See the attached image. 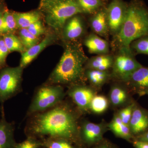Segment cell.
<instances>
[{
    "label": "cell",
    "instance_id": "cell-1",
    "mask_svg": "<svg viewBox=\"0 0 148 148\" xmlns=\"http://www.w3.org/2000/svg\"><path fill=\"white\" fill-rule=\"evenodd\" d=\"M79 114L63 101L47 110L29 116L26 131L35 138L46 136L76 142L80 139Z\"/></svg>",
    "mask_w": 148,
    "mask_h": 148
},
{
    "label": "cell",
    "instance_id": "cell-2",
    "mask_svg": "<svg viewBox=\"0 0 148 148\" xmlns=\"http://www.w3.org/2000/svg\"><path fill=\"white\" fill-rule=\"evenodd\" d=\"M64 53L45 84H85V66L88 58L81 41L63 43Z\"/></svg>",
    "mask_w": 148,
    "mask_h": 148
},
{
    "label": "cell",
    "instance_id": "cell-3",
    "mask_svg": "<svg viewBox=\"0 0 148 148\" xmlns=\"http://www.w3.org/2000/svg\"><path fill=\"white\" fill-rule=\"evenodd\" d=\"M148 36V8L141 0H132L128 4L126 16L119 32L112 37V53L123 47H130L131 43Z\"/></svg>",
    "mask_w": 148,
    "mask_h": 148
},
{
    "label": "cell",
    "instance_id": "cell-4",
    "mask_svg": "<svg viewBox=\"0 0 148 148\" xmlns=\"http://www.w3.org/2000/svg\"><path fill=\"white\" fill-rule=\"evenodd\" d=\"M38 10L44 22L60 39L67 20L74 15L82 14L75 0H41Z\"/></svg>",
    "mask_w": 148,
    "mask_h": 148
},
{
    "label": "cell",
    "instance_id": "cell-5",
    "mask_svg": "<svg viewBox=\"0 0 148 148\" xmlns=\"http://www.w3.org/2000/svg\"><path fill=\"white\" fill-rule=\"evenodd\" d=\"M66 95L61 85H43L35 92L27 111V116L55 107L63 101Z\"/></svg>",
    "mask_w": 148,
    "mask_h": 148
},
{
    "label": "cell",
    "instance_id": "cell-6",
    "mask_svg": "<svg viewBox=\"0 0 148 148\" xmlns=\"http://www.w3.org/2000/svg\"><path fill=\"white\" fill-rule=\"evenodd\" d=\"M114 62L111 69L112 80L120 82L143 66L135 58L130 47H123L114 53Z\"/></svg>",
    "mask_w": 148,
    "mask_h": 148
},
{
    "label": "cell",
    "instance_id": "cell-7",
    "mask_svg": "<svg viewBox=\"0 0 148 148\" xmlns=\"http://www.w3.org/2000/svg\"><path fill=\"white\" fill-rule=\"evenodd\" d=\"M24 69L18 66L0 70V103L2 104L22 91Z\"/></svg>",
    "mask_w": 148,
    "mask_h": 148
},
{
    "label": "cell",
    "instance_id": "cell-8",
    "mask_svg": "<svg viewBox=\"0 0 148 148\" xmlns=\"http://www.w3.org/2000/svg\"><path fill=\"white\" fill-rule=\"evenodd\" d=\"M67 94L80 113L83 114L89 112L90 103L97 94V90L86 84H75L69 86Z\"/></svg>",
    "mask_w": 148,
    "mask_h": 148
},
{
    "label": "cell",
    "instance_id": "cell-9",
    "mask_svg": "<svg viewBox=\"0 0 148 148\" xmlns=\"http://www.w3.org/2000/svg\"><path fill=\"white\" fill-rule=\"evenodd\" d=\"M128 4L123 0H112L106 7V16L110 36L118 34L126 16Z\"/></svg>",
    "mask_w": 148,
    "mask_h": 148
},
{
    "label": "cell",
    "instance_id": "cell-10",
    "mask_svg": "<svg viewBox=\"0 0 148 148\" xmlns=\"http://www.w3.org/2000/svg\"><path fill=\"white\" fill-rule=\"evenodd\" d=\"M87 24L81 14L74 15L64 25L60 37L62 43L81 41L87 35Z\"/></svg>",
    "mask_w": 148,
    "mask_h": 148
},
{
    "label": "cell",
    "instance_id": "cell-11",
    "mask_svg": "<svg viewBox=\"0 0 148 148\" xmlns=\"http://www.w3.org/2000/svg\"><path fill=\"white\" fill-rule=\"evenodd\" d=\"M108 124L105 121L98 123L84 121L79 124L80 139L88 145L100 143L104 133L109 130Z\"/></svg>",
    "mask_w": 148,
    "mask_h": 148
},
{
    "label": "cell",
    "instance_id": "cell-12",
    "mask_svg": "<svg viewBox=\"0 0 148 148\" xmlns=\"http://www.w3.org/2000/svg\"><path fill=\"white\" fill-rule=\"evenodd\" d=\"M119 82L124 84L130 92L145 95L148 91V67L142 66Z\"/></svg>",
    "mask_w": 148,
    "mask_h": 148
},
{
    "label": "cell",
    "instance_id": "cell-13",
    "mask_svg": "<svg viewBox=\"0 0 148 148\" xmlns=\"http://www.w3.org/2000/svg\"><path fill=\"white\" fill-rule=\"evenodd\" d=\"M60 38L55 33L51 31L38 43L21 53L19 66L25 69L36 58L42 51L49 46L57 42Z\"/></svg>",
    "mask_w": 148,
    "mask_h": 148
},
{
    "label": "cell",
    "instance_id": "cell-14",
    "mask_svg": "<svg viewBox=\"0 0 148 148\" xmlns=\"http://www.w3.org/2000/svg\"><path fill=\"white\" fill-rule=\"evenodd\" d=\"M111 86L108 100L110 105L114 108H123L134 102L130 90L123 83L116 82Z\"/></svg>",
    "mask_w": 148,
    "mask_h": 148
},
{
    "label": "cell",
    "instance_id": "cell-15",
    "mask_svg": "<svg viewBox=\"0 0 148 148\" xmlns=\"http://www.w3.org/2000/svg\"><path fill=\"white\" fill-rule=\"evenodd\" d=\"M133 136H140L148 130V110L136 103L129 123Z\"/></svg>",
    "mask_w": 148,
    "mask_h": 148
},
{
    "label": "cell",
    "instance_id": "cell-16",
    "mask_svg": "<svg viewBox=\"0 0 148 148\" xmlns=\"http://www.w3.org/2000/svg\"><path fill=\"white\" fill-rule=\"evenodd\" d=\"M88 24L92 32L108 40L110 34L106 16V6L91 15Z\"/></svg>",
    "mask_w": 148,
    "mask_h": 148
},
{
    "label": "cell",
    "instance_id": "cell-17",
    "mask_svg": "<svg viewBox=\"0 0 148 148\" xmlns=\"http://www.w3.org/2000/svg\"><path fill=\"white\" fill-rule=\"evenodd\" d=\"M83 43L91 54L98 55L110 53V45L108 40L93 32L86 36L84 38Z\"/></svg>",
    "mask_w": 148,
    "mask_h": 148
},
{
    "label": "cell",
    "instance_id": "cell-18",
    "mask_svg": "<svg viewBox=\"0 0 148 148\" xmlns=\"http://www.w3.org/2000/svg\"><path fill=\"white\" fill-rule=\"evenodd\" d=\"M1 111L0 148H14L16 144L14 137V124L7 121L3 104L1 106Z\"/></svg>",
    "mask_w": 148,
    "mask_h": 148
},
{
    "label": "cell",
    "instance_id": "cell-19",
    "mask_svg": "<svg viewBox=\"0 0 148 148\" xmlns=\"http://www.w3.org/2000/svg\"><path fill=\"white\" fill-rule=\"evenodd\" d=\"M114 62V54L112 53L98 55L88 59L85 69L98 71H111Z\"/></svg>",
    "mask_w": 148,
    "mask_h": 148
},
{
    "label": "cell",
    "instance_id": "cell-20",
    "mask_svg": "<svg viewBox=\"0 0 148 148\" xmlns=\"http://www.w3.org/2000/svg\"><path fill=\"white\" fill-rule=\"evenodd\" d=\"M85 76L90 86L97 90L101 89L104 85L112 80L110 71L86 69Z\"/></svg>",
    "mask_w": 148,
    "mask_h": 148
},
{
    "label": "cell",
    "instance_id": "cell-21",
    "mask_svg": "<svg viewBox=\"0 0 148 148\" xmlns=\"http://www.w3.org/2000/svg\"><path fill=\"white\" fill-rule=\"evenodd\" d=\"M13 14L18 30L27 29L33 23L42 19L41 13L38 9L25 12L13 11Z\"/></svg>",
    "mask_w": 148,
    "mask_h": 148
},
{
    "label": "cell",
    "instance_id": "cell-22",
    "mask_svg": "<svg viewBox=\"0 0 148 148\" xmlns=\"http://www.w3.org/2000/svg\"><path fill=\"white\" fill-rule=\"evenodd\" d=\"M109 129L116 136L130 141L133 138L129 125L125 124L120 119L116 113L108 124Z\"/></svg>",
    "mask_w": 148,
    "mask_h": 148
},
{
    "label": "cell",
    "instance_id": "cell-23",
    "mask_svg": "<svg viewBox=\"0 0 148 148\" xmlns=\"http://www.w3.org/2000/svg\"><path fill=\"white\" fill-rule=\"evenodd\" d=\"M82 13L92 15L106 6L103 0H75Z\"/></svg>",
    "mask_w": 148,
    "mask_h": 148
},
{
    "label": "cell",
    "instance_id": "cell-24",
    "mask_svg": "<svg viewBox=\"0 0 148 148\" xmlns=\"http://www.w3.org/2000/svg\"><path fill=\"white\" fill-rule=\"evenodd\" d=\"M13 11L8 9L3 17L2 22L0 27V36L8 34H15L17 30L16 21L13 16Z\"/></svg>",
    "mask_w": 148,
    "mask_h": 148
},
{
    "label": "cell",
    "instance_id": "cell-25",
    "mask_svg": "<svg viewBox=\"0 0 148 148\" xmlns=\"http://www.w3.org/2000/svg\"><path fill=\"white\" fill-rule=\"evenodd\" d=\"M110 106L108 98L102 95H97L92 98L89 111L96 114H101L107 110Z\"/></svg>",
    "mask_w": 148,
    "mask_h": 148
},
{
    "label": "cell",
    "instance_id": "cell-26",
    "mask_svg": "<svg viewBox=\"0 0 148 148\" xmlns=\"http://www.w3.org/2000/svg\"><path fill=\"white\" fill-rule=\"evenodd\" d=\"M4 42L10 52L17 51L21 53L26 51L18 36L15 34H8L2 36Z\"/></svg>",
    "mask_w": 148,
    "mask_h": 148
},
{
    "label": "cell",
    "instance_id": "cell-27",
    "mask_svg": "<svg viewBox=\"0 0 148 148\" xmlns=\"http://www.w3.org/2000/svg\"><path fill=\"white\" fill-rule=\"evenodd\" d=\"M18 37L26 50L38 43L40 41L39 37L35 36L27 29L18 30Z\"/></svg>",
    "mask_w": 148,
    "mask_h": 148
},
{
    "label": "cell",
    "instance_id": "cell-28",
    "mask_svg": "<svg viewBox=\"0 0 148 148\" xmlns=\"http://www.w3.org/2000/svg\"><path fill=\"white\" fill-rule=\"evenodd\" d=\"M130 48L135 56L139 54L148 55V36L135 40L131 43Z\"/></svg>",
    "mask_w": 148,
    "mask_h": 148
},
{
    "label": "cell",
    "instance_id": "cell-29",
    "mask_svg": "<svg viewBox=\"0 0 148 148\" xmlns=\"http://www.w3.org/2000/svg\"><path fill=\"white\" fill-rule=\"evenodd\" d=\"M46 148H76L68 140L59 138H47L42 142Z\"/></svg>",
    "mask_w": 148,
    "mask_h": 148
},
{
    "label": "cell",
    "instance_id": "cell-30",
    "mask_svg": "<svg viewBox=\"0 0 148 148\" xmlns=\"http://www.w3.org/2000/svg\"><path fill=\"white\" fill-rule=\"evenodd\" d=\"M135 103L136 102L134 101L128 106L121 108V109L116 112L122 121L127 125H129L130 121L131 119Z\"/></svg>",
    "mask_w": 148,
    "mask_h": 148
},
{
    "label": "cell",
    "instance_id": "cell-31",
    "mask_svg": "<svg viewBox=\"0 0 148 148\" xmlns=\"http://www.w3.org/2000/svg\"><path fill=\"white\" fill-rule=\"evenodd\" d=\"M27 29L32 34L37 37H40L42 35L45 36L50 32H49L48 30L46 28L42 19L33 23L27 28Z\"/></svg>",
    "mask_w": 148,
    "mask_h": 148
},
{
    "label": "cell",
    "instance_id": "cell-32",
    "mask_svg": "<svg viewBox=\"0 0 148 148\" xmlns=\"http://www.w3.org/2000/svg\"><path fill=\"white\" fill-rule=\"evenodd\" d=\"M42 146V143L35 137L29 136L22 143L16 144L14 148H40Z\"/></svg>",
    "mask_w": 148,
    "mask_h": 148
},
{
    "label": "cell",
    "instance_id": "cell-33",
    "mask_svg": "<svg viewBox=\"0 0 148 148\" xmlns=\"http://www.w3.org/2000/svg\"><path fill=\"white\" fill-rule=\"evenodd\" d=\"M10 53L3 39L0 36V70L7 67L6 59L9 53Z\"/></svg>",
    "mask_w": 148,
    "mask_h": 148
},
{
    "label": "cell",
    "instance_id": "cell-34",
    "mask_svg": "<svg viewBox=\"0 0 148 148\" xmlns=\"http://www.w3.org/2000/svg\"><path fill=\"white\" fill-rule=\"evenodd\" d=\"M5 0H0V27L2 22L4 14L8 9Z\"/></svg>",
    "mask_w": 148,
    "mask_h": 148
},
{
    "label": "cell",
    "instance_id": "cell-35",
    "mask_svg": "<svg viewBox=\"0 0 148 148\" xmlns=\"http://www.w3.org/2000/svg\"><path fill=\"white\" fill-rule=\"evenodd\" d=\"M133 146L135 148H148V143L136 139L133 141Z\"/></svg>",
    "mask_w": 148,
    "mask_h": 148
},
{
    "label": "cell",
    "instance_id": "cell-36",
    "mask_svg": "<svg viewBox=\"0 0 148 148\" xmlns=\"http://www.w3.org/2000/svg\"><path fill=\"white\" fill-rule=\"evenodd\" d=\"M93 148H116L108 142H103Z\"/></svg>",
    "mask_w": 148,
    "mask_h": 148
},
{
    "label": "cell",
    "instance_id": "cell-37",
    "mask_svg": "<svg viewBox=\"0 0 148 148\" xmlns=\"http://www.w3.org/2000/svg\"><path fill=\"white\" fill-rule=\"evenodd\" d=\"M137 139L148 143V130L142 135L138 136Z\"/></svg>",
    "mask_w": 148,
    "mask_h": 148
},
{
    "label": "cell",
    "instance_id": "cell-38",
    "mask_svg": "<svg viewBox=\"0 0 148 148\" xmlns=\"http://www.w3.org/2000/svg\"><path fill=\"white\" fill-rule=\"evenodd\" d=\"M145 95H148V91H147L145 93Z\"/></svg>",
    "mask_w": 148,
    "mask_h": 148
},
{
    "label": "cell",
    "instance_id": "cell-39",
    "mask_svg": "<svg viewBox=\"0 0 148 148\" xmlns=\"http://www.w3.org/2000/svg\"><path fill=\"white\" fill-rule=\"evenodd\" d=\"M103 1L105 2V1H108V0H103Z\"/></svg>",
    "mask_w": 148,
    "mask_h": 148
}]
</instances>
